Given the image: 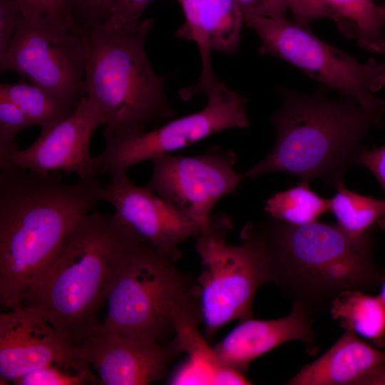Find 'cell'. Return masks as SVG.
Returning a JSON list of instances; mask_svg holds the SVG:
<instances>
[{
	"instance_id": "obj_7",
	"label": "cell",
	"mask_w": 385,
	"mask_h": 385,
	"mask_svg": "<svg viewBox=\"0 0 385 385\" xmlns=\"http://www.w3.org/2000/svg\"><path fill=\"white\" fill-rule=\"evenodd\" d=\"M232 227L227 215H212L196 237L201 262L197 279L201 322L207 342L230 322L253 318L252 304L257 289L272 282L267 247L259 225L247 223L238 245L227 240Z\"/></svg>"
},
{
	"instance_id": "obj_36",
	"label": "cell",
	"mask_w": 385,
	"mask_h": 385,
	"mask_svg": "<svg viewBox=\"0 0 385 385\" xmlns=\"http://www.w3.org/2000/svg\"><path fill=\"white\" fill-rule=\"evenodd\" d=\"M379 11L382 17L385 19V4L379 5Z\"/></svg>"
},
{
	"instance_id": "obj_26",
	"label": "cell",
	"mask_w": 385,
	"mask_h": 385,
	"mask_svg": "<svg viewBox=\"0 0 385 385\" xmlns=\"http://www.w3.org/2000/svg\"><path fill=\"white\" fill-rule=\"evenodd\" d=\"M24 16L42 17L63 27L83 33L77 26L66 0H14Z\"/></svg>"
},
{
	"instance_id": "obj_24",
	"label": "cell",
	"mask_w": 385,
	"mask_h": 385,
	"mask_svg": "<svg viewBox=\"0 0 385 385\" xmlns=\"http://www.w3.org/2000/svg\"><path fill=\"white\" fill-rule=\"evenodd\" d=\"M336 189L337 192L330 199V211L337 219V224L354 235L372 232V227L385 215V200H376L350 191L343 183Z\"/></svg>"
},
{
	"instance_id": "obj_3",
	"label": "cell",
	"mask_w": 385,
	"mask_h": 385,
	"mask_svg": "<svg viewBox=\"0 0 385 385\" xmlns=\"http://www.w3.org/2000/svg\"><path fill=\"white\" fill-rule=\"evenodd\" d=\"M139 240L96 210L83 217L24 304L36 307L70 342L97 334L99 312L121 266Z\"/></svg>"
},
{
	"instance_id": "obj_31",
	"label": "cell",
	"mask_w": 385,
	"mask_h": 385,
	"mask_svg": "<svg viewBox=\"0 0 385 385\" xmlns=\"http://www.w3.org/2000/svg\"><path fill=\"white\" fill-rule=\"evenodd\" d=\"M22 15L14 0H0V55L9 46Z\"/></svg>"
},
{
	"instance_id": "obj_8",
	"label": "cell",
	"mask_w": 385,
	"mask_h": 385,
	"mask_svg": "<svg viewBox=\"0 0 385 385\" xmlns=\"http://www.w3.org/2000/svg\"><path fill=\"white\" fill-rule=\"evenodd\" d=\"M259 37L257 53L278 57L321 85L385 115V101L374 93L385 86V63L354 57L317 38L307 27L286 19L242 15Z\"/></svg>"
},
{
	"instance_id": "obj_9",
	"label": "cell",
	"mask_w": 385,
	"mask_h": 385,
	"mask_svg": "<svg viewBox=\"0 0 385 385\" xmlns=\"http://www.w3.org/2000/svg\"><path fill=\"white\" fill-rule=\"evenodd\" d=\"M201 111L173 119L160 128L120 137H103L104 148L94 157L95 175H125L141 162L153 160L230 128H247V99L230 90L225 82L207 94Z\"/></svg>"
},
{
	"instance_id": "obj_17",
	"label": "cell",
	"mask_w": 385,
	"mask_h": 385,
	"mask_svg": "<svg viewBox=\"0 0 385 385\" xmlns=\"http://www.w3.org/2000/svg\"><path fill=\"white\" fill-rule=\"evenodd\" d=\"M385 363V352L365 343L349 329L322 356L289 381L293 385L359 384Z\"/></svg>"
},
{
	"instance_id": "obj_15",
	"label": "cell",
	"mask_w": 385,
	"mask_h": 385,
	"mask_svg": "<svg viewBox=\"0 0 385 385\" xmlns=\"http://www.w3.org/2000/svg\"><path fill=\"white\" fill-rule=\"evenodd\" d=\"M80 346L103 385H143L162 381L173 360L183 353L176 337L160 343L104 333L87 338Z\"/></svg>"
},
{
	"instance_id": "obj_25",
	"label": "cell",
	"mask_w": 385,
	"mask_h": 385,
	"mask_svg": "<svg viewBox=\"0 0 385 385\" xmlns=\"http://www.w3.org/2000/svg\"><path fill=\"white\" fill-rule=\"evenodd\" d=\"M31 123L24 113L12 101L0 96V169L19 149L16 136Z\"/></svg>"
},
{
	"instance_id": "obj_30",
	"label": "cell",
	"mask_w": 385,
	"mask_h": 385,
	"mask_svg": "<svg viewBox=\"0 0 385 385\" xmlns=\"http://www.w3.org/2000/svg\"><path fill=\"white\" fill-rule=\"evenodd\" d=\"M294 21L304 27L320 19H331V12L324 0H287Z\"/></svg>"
},
{
	"instance_id": "obj_10",
	"label": "cell",
	"mask_w": 385,
	"mask_h": 385,
	"mask_svg": "<svg viewBox=\"0 0 385 385\" xmlns=\"http://www.w3.org/2000/svg\"><path fill=\"white\" fill-rule=\"evenodd\" d=\"M86 60L84 33L22 14L9 46L0 55V68L77 107L86 95Z\"/></svg>"
},
{
	"instance_id": "obj_11",
	"label": "cell",
	"mask_w": 385,
	"mask_h": 385,
	"mask_svg": "<svg viewBox=\"0 0 385 385\" xmlns=\"http://www.w3.org/2000/svg\"><path fill=\"white\" fill-rule=\"evenodd\" d=\"M236 161L233 150L218 147L196 156L165 154L152 160L153 173L145 186L203 230L217 202L235 193L245 178L235 171Z\"/></svg>"
},
{
	"instance_id": "obj_32",
	"label": "cell",
	"mask_w": 385,
	"mask_h": 385,
	"mask_svg": "<svg viewBox=\"0 0 385 385\" xmlns=\"http://www.w3.org/2000/svg\"><path fill=\"white\" fill-rule=\"evenodd\" d=\"M242 15L286 19L287 0H235Z\"/></svg>"
},
{
	"instance_id": "obj_21",
	"label": "cell",
	"mask_w": 385,
	"mask_h": 385,
	"mask_svg": "<svg viewBox=\"0 0 385 385\" xmlns=\"http://www.w3.org/2000/svg\"><path fill=\"white\" fill-rule=\"evenodd\" d=\"M0 96L15 103L32 125L41 127V132L49 130L68 118L77 108L32 83H1Z\"/></svg>"
},
{
	"instance_id": "obj_6",
	"label": "cell",
	"mask_w": 385,
	"mask_h": 385,
	"mask_svg": "<svg viewBox=\"0 0 385 385\" xmlns=\"http://www.w3.org/2000/svg\"><path fill=\"white\" fill-rule=\"evenodd\" d=\"M175 263L150 245L138 242L114 279L108 313L96 334L170 341L175 335L173 318L183 310L200 307L197 279Z\"/></svg>"
},
{
	"instance_id": "obj_19",
	"label": "cell",
	"mask_w": 385,
	"mask_h": 385,
	"mask_svg": "<svg viewBox=\"0 0 385 385\" xmlns=\"http://www.w3.org/2000/svg\"><path fill=\"white\" fill-rule=\"evenodd\" d=\"M341 34L370 52L385 53V19L373 0H324Z\"/></svg>"
},
{
	"instance_id": "obj_1",
	"label": "cell",
	"mask_w": 385,
	"mask_h": 385,
	"mask_svg": "<svg viewBox=\"0 0 385 385\" xmlns=\"http://www.w3.org/2000/svg\"><path fill=\"white\" fill-rule=\"evenodd\" d=\"M58 173L1 169L0 300L9 310L24 304L76 224L103 201L96 177L68 183Z\"/></svg>"
},
{
	"instance_id": "obj_22",
	"label": "cell",
	"mask_w": 385,
	"mask_h": 385,
	"mask_svg": "<svg viewBox=\"0 0 385 385\" xmlns=\"http://www.w3.org/2000/svg\"><path fill=\"white\" fill-rule=\"evenodd\" d=\"M242 14L235 0H204L200 28L208 48L235 54L240 44Z\"/></svg>"
},
{
	"instance_id": "obj_27",
	"label": "cell",
	"mask_w": 385,
	"mask_h": 385,
	"mask_svg": "<svg viewBox=\"0 0 385 385\" xmlns=\"http://www.w3.org/2000/svg\"><path fill=\"white\" fill-rule=\"evenodd\" d=\"M73 19L84 32L108 23L115 0H66Z\"/></svg>"
},
{
	"instance_id": "obj_5",
	"label": "cell",
	"mask_w": 385,
	"mask_h": 385,
	"mask_svg": "<svg viewBox=\"0 0 385 385\" xmlns=\"http://www.w3.org/2000/svg\"><path fill=\"white\" fill-rule=\"evenodd\" d=\"M152 26L153 21L146 19L135 32L107 24L84 31L86 96L103 116V137L140 133L148 124L176 115L166 96L164 78L155 73L145 50Z\"/></svg>"
},
{
	"instance_id": "obj_23",
	"label": "cell",
	"mask_w": 385,
	"mask_h": 385,
	"mask_svg": "<svg viewBox=\"0 0 385 385\" xmlns=\"http://www.w3.org/2000/svg\"><path fill=\"white\" fill-rule=\"evenodd\" d=\"M265 211L273 220L294 225L317 222L330 211V199L322 197L302 181L296 187L274 194L266 202Z\"/></svg>"
},
{
	"instance_id": "obj_35",
	"label": "cell",
	"mask_w": 385,
	"mask_h": 385,
	"mask_svg": "<svg viewBox=\"0 0 385 385\" xmlns=\"http://www.w3.org/2000/svg\"><path fill=\"white\" fill-rule=\"evenodd\" d=\"M381 284H382V288H381V292L379 296L381 297V299L385 302V277H384V279Z\"/></svg>"
},
{
	"instance_id": "obj_2",
	"label": "cell",
	"mask_w": 385,
	"mask_h": 385,
	"mask_svg": "<svg viewBox=\"0 0 385 385\" xmlns=\"http://www.w3.org/2000/svg\"><path fill=\"white\" fill-rule=\"evenodd\" d=\"M277 91L281 104L270 117L277 132L274 145L245 178L283 172L308 183L320 178L336 188L344 170L356 163L366 133L379 127L385 115L349 96L333 98L322 85L310 93L284 86Z\"/></svg>"
},
{
	"instance_id": "obj_28",
	"label": "cell",
	"mask_w": 385,
	"mask_h": 385,
	"mask_svg": "<svg viewBox=\"0 0 385 385\" xmlns=\"http://www.w3.org/2000/svg\"><path fill=\"white\" fill-rule=\"evenodd\" d=\"M17 385H82L89 384L83 376L57 365L29 371L12 381Z\"/></svg>"
},
{
	"instance_id": "obj_20",
	"label": "cell",
	"mask_w": 385,
	"mask_h": 385,
	"mask_svg": "<svg viewBox=\"0 0 385 385\" xmlns=\"http://www.w3.org/2000/svg\"><path fill=\"white\" fill-rule=\"evenodd\" d=\"M330 307L332 317L344 329L371 340L379 348L385 346V302L379 295L347 290L338 294Z\"/></svg>"
},
{
	"instance_id": "obj_12",
	"label": "cell",
	"mask_w": 385,
	"mask_h": 385,
	"mask_svg": "<svg viewBox=\"0 0 385 385\" xmlns=\"http://www.w3.org/2000/svg\"><path fill=\"white\" fill-rule=\"evenodd\" d=\"M51 364L100 384L82 347L63 337L36 307L23 304L0 314L1 381Z\"/></svg>"
},
{
	"instance_id": "obj_13",
	"label": "cell",
	"mask_w": 385,
	"mask_h": 385,
	"mask_svg": "<svg viewBox=\"0 0 385 385\" xmlns=\"http://www.w3.org/2000/svg\"><path fill=\"white\" fill-rule=\"evenodd\" d=\"M103 197L113 207V215L123 229L175 262L183 256L178 246L202 231L198 222L146 186L135 185L127 174L111 177Z\"/></svg>"
},
{
	"instance_id": "obj_14",
	"label": "cell",
	"mask_w": 385,
	"mask_h": 385,
	"mask_svg": "<svg viewBox=\"0 0 385 385\" xmlns=\"http://www.w3.org/2000/svg\"><path fill=\"white\" fill-rule=\"evenodd\" d=\"M104 125L103 116L87 96L75 111L45 132L27 148L18 150L9 159L8 167H17L38 174L63 171L79 179L96 177L90 141L94 130Z\"/></svg>"
},
{
	"instance_id": "obj_16",
	"label": "cell",
	"mask_w": 385,
	"mask_h": 385,
	"mask_svg": "<svg viewBox=\"0 0 385 385\" xmlns=\"http://www.w3.org/2000/svg\"><path fill=\"white\" fill-rule=\"evenodd\" d=\"M292 340L302 341L311 346L314 344L312 314L295 302L285 317L240 321L212 348L224 365L245 374L253 360Z\"/></svg>"
},
{
	"instance_id": "obj_29",
	"label": "cell",
	"mask_w": 385,
	"mask_h": 385,
	"mask_svg": "<svg viewBox=\"0 0 385 385\" xmlns=\"http://www.w3.org/2000/svg\"><path fill=\"white\" fill-rule=\"evenodd\" d=\"M153 0H115L108 26L126 32L138 30L140 17Z\"/></svg>"
},
{
	"instance_id": "obj_33",
	"label": "cell",
	"mask_w": 385,
	"mask_h": 385,
	"mask_svg": "<svg viewBox=\"0 0 385 385\" xmlns=\"http://www.w3.org/2000/svg\"><path fill=\"white\" fill-rule=\"evenodd\" d=\"M356 163L368 168L385 192V145L372 149L362 148L356 158ZM378 225L385 230V215Z\"/></svg>"
},
{
	"instance_id": "obj_34",
	"label": "cell",
	"mask_w": 385,
	"mask_h": 385,
	"mask_svg": "<svg viewBox=\"0 0 385 385\" xmlns=\"http://www.w3.org/2000/svg\"><path fill=\"white\" fill-rule=\"evenodd\" d=\"M359 384H385V363L362 379Z\"/></svg>"
},
{
	"instance_id": "obj_18",
	"label": "cell",
	"mask_w": 385,
	"mask_h": 385,
	"mask_svg": "<svg viewBox=\"0 0 385 385\" xmlns=\"http://www.w3.org/2000/svg\"><path fill=\"white\" fill-rule=\"evenodd\" d=\"M201 312L198 307L177 314L173 327L188 360L173 374L170 384H251L245 374L224 365L199 329Z\"/></svg>"
},
{
	"instance_id": "obj_4",
	"label": "cell",
	"mask_w": 385,
	"mask_h": 385,
	"mask_svg": "<svg viewBox=\"0 0 385 385\" xmlns=\"http://www.w3.org/2000/svg\"><path fill=\"white\" fill-rule=\"evenodd\" d=\"M259 227L272 282L312 315L342 292L382 284L385 270L372 259V232L357 236L338 224L294 225L273 219Z\"/></svg>"
}]
</instances>
